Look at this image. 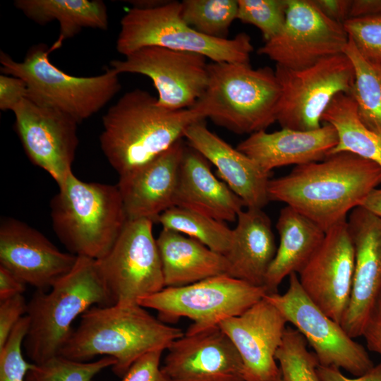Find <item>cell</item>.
Listing matches in <instances>:
<instances>
[{"mask_svg": "<svg viewBox=\"0 0 381 381\" xmlns=\"http://www.w3.org/2000/svg\"><path fill=\"white\" fill-rule=\"evenodd\" d=\"M337 143L336 129L329 123H322L319 128L311 131H260L250 134L236 148L270 174L273 169L279 167L321 161Z\"/></svg>", "mask_w": 381, "mask_h": 381, "instance_id": "cell-23", "label": "cell"}, {"mask_svg": "<svg viewBox=\"0 0 381 381\" xmlns=\"http://www.w3.org/2000/svg\"><path fill=\"white\" fill-rule=\"evenodd\" d=\"M280 94L275 72L270 67L212 62L205 91L193 107L217 125L250 135L277 121Z\"/></svg>", "mask_w": 381, "mask_h": 381, "instance_id": "cell-6", "label": "cell"}, {"mask_svg": "<svg viewBox=\"0 0 381 381\" xmlns=\"http://www.w3.org/2000/svg\"><path fill=\"white\" fill-rule=\"evenodd\" d=\"M27 315L13 329L4 347L0 349V381H25L33 363L23 358L22 346L29 328Z\"/></svg>", "mask_w": 381, "mask_h": 381, "instance_id": "cell-36", "label": "cell"}, {"mask_svg": "<svg viewBox=\"0 0 381 381\" xmlns=\"http://www.w3.org/2000/svg\"><path fill=\"white\" fill-rule=\"evenodd\" d=\"M343 53L354 68V83L349 95L356 104L358 116L368 128L381 135V74L349 37Z\"/></svg>", "mask_w": 381, "mask_h": 381, "instance_id": "cell-30", "label": "cell"}, {"mask_svg": "<svg viewBox=\"0 0 381 381\" xmlns=\"http://www.w3.org/2000/svg\"><path fill=\"white\" fill-rule=\"evenodd\" d=\"M277 248L271 221L262 209L241 210L224 255L227 274L253 286H264Z\"/></svg>", "mask_w": 381, "mask_h": 381, "instance_id": "cell-25", "label": "cell"}, {"mask_svg": "<svg viewBox=\"0 0 381 381\" xmlns=\"http://www.w3.org/2000/svg\"><path fill=\"white\" fill-rule=\"evenodd\" d=\"M265 298L303 335L313 349L320 365L343 368L356 377L374 366L363 346L307 296L297 274L289 275V288L284 294H267Z\"/></svg>", "mask_w": 381, "mask_h": 381, "instance_id": "cell-12", "label": "cell"}, {"mask_svg": "<svg viewBox=\"0 0 381 381\" xmlns=\"http://www.w3.org/2000/svg\"><path fill=\"white\" fill-rule=\"evenodd\" d=\"M317 373L320 381H381V363L374 365L370 370L355 378L346 377L337 367L322 366L320 364L317 368Z\"/></svg>", "mask_w": 381, "mask_h": 381, "instance_id": "cell-42", "label": "cell"}, {"mask_svg": "<svg viewBox=\"0 0 381 381\" xmlns=\"http://www.w3.org/2000/svg\"><path fill=\"white\" fill-rule=\"evenodd\" d=\"M380 184V166L349 152H339L270 179L268 198L286 204L326 231L346 220L347 214Z\"/></svg>", "mask_w": 381, "mask_h": 381, "instance_id": "cell-1", "label": "cell"}, {"mask_svg": "<svg viewBox=\"0 0 381 381\" xmlns=\"http://www.w3.org/2000/svg\"><path fill=\"white\" fill-rule=\"evenodd\" d=\"M115 363L111 356L95 361H77L58 355L43 363H33L25 381H92L100 371Z\"/></svg>", "mask_w": 381, "mask_h": 381, "instance_id": "cell-34", "label": "cell"}, {"mask_svg": "<svg viewBox=\"0 0 381 381\" xmlns=\"http://www.w3.org/2000/svg\"><path fill=\"white\" fill-rule=\"evenodd\" d=\"M381 15V0H352L350 18Z\"/></svg>", "mask_w": 381, "mask_h": 381, "instance_id": "cell-45", "label": "cell"}, {"mask_svg": "<svg viewBox=\"0 0 381 381\" xmlns=\"http://www.w3.org/2000/svg\"><path fill=\"white\" fill-rule=\"evenodd\" d=\"M322 123L331 124L338 135V143L329 155L349 152L381 168V135L362 122L349 95L339 93L334 97L322 115Z\"/></svg>", "mask_w": 381, "mask_h": 381, "instance_id": "cell-29", "label": "cell"}, {"mask_svg": "<svg viewBox=\"0 0 381 381\" xmlns=\"http://www.w3.org/2000/svg\"><path fill=\"white\" fill-rule=\"evenodd\" d=\"M204 121L189 126L183 138L192 149L217 167L225 183L241 199L246 208L262 209L270 201V174L210 131Z\"/></svg>", "mask_w": 381, "mask_h": 381, "instance_id": "cell-22", "label": "cell"}, {"mask_svg": "<svg viewBox=\"0 0 381 381\" xmlns=\"http://www.w3.org/2000/svg\"><path fill=\"white\" fill-rule=\"evenodd\" d=\"M353 272L354 249L345 220L325 231L321 245L298 277L310 300L341 324L351 296Z\"/></svg>", "mask_w": 381, "mask_h": 381, "instance_id": "cell-16", "label": "cell"}, {"mask_svg": "<svg viewBox=\"0 0 381 381\" xmlns=\"http://www.w3.org/2000/svg\"><path fill=\"white\" fill-rule=\"evenodd\" d=\"M162 352L155 350L140 356L131 365L121 381H168L160 366Z\"/></svg>", "mask_w": 381, "mask_h": 381, "instance_id": "cell-38", "label": "cell"}, {"mask_svg": "<svg viewBox=\"0 0 381 381\" xmlns=\"http://www.w3.org/2000/svg\"><path fill=\"white\" fill-rule=\"evenodd\" d=\"M77 256L59 250L25 223L4 218L0 225V265L25 284L47 291L73 267Z\"/></svg>", "mask_w": 381, "mask_h": 381, "instance_id": "cell-20", "label": "cell"}, {"mask_svg": "<svg viewBox=\"0 0 381 381\" xmlns=\"http://www.w3.org/2000/svg\"><path fill=\"white\" fill-rule=\"evenodd\" d=\"M185 150L181 139L150 162L119 176L117 186L128 220L147 219L155 222L173 206Z\"/></svg>", "mask_w": 381, "mask_h": 381, "instance_id": "cell-21", "label": "cell"}, {"mask_svg": "<svg viewBox=\"0 0 381 381\" xmlns=\"http://www.w3.org/2000/svg\"><path fill=\"white\" fill-rule=\"evenodd\" d=\"M51 201L55 234L71 253L99 260L128 221L117 185L85 182L71 173Z\"/></svg>", "mask_w": 381, "mask_h": 381, "instance_id": "cell-5", "label": "cell"}, {"mask_svg": "<svg viewBox=\"0 0 381 381\" xmlns=\"http://www.w3.org/2000/svg\"><path fill=\"white\" fill-rule=\"evenodd\" d=\"M25 284L11 271L0 265V301L23 294Z\"/></svg>", "mask_w": 381, "mask_h": 381, "instance_id": "cell-44", "label": "cell"}, {"mask_svg": "<svg viewBox=\"0 0 381 381\" xmlns=\"http://www.w3.org/2000/svg\"><path fill=\"white\" fill-rule=\"evenodd\" d=\"M307 344L296 329L286 327L275 355L284 381H320L317 373L318 360L308 351Z\"/></svg>", "mask_w": 381, "mask_h": 381, "instance_id": "cell-33", "label": "cell"}, {"mask_svg": "<svg viewBox=\"0 0 381 381\" xmlns=\"http://www.w3.org/2000/svg\"><path fill=\"white\" fill-rule=\"evenodd\" d=\"M113 304L96 260L77 256L70 272L48 292L37 290L28 303L30 324L23 344L26 355L36 364L59 355L78 315L94 305Z\"/></svg>", "mask_w": 381, "mask_h": 381, "instance_id": "cell-4", "label": "cell"}, {"mask_svg": "<svg viewBox=\"0 0 381 381\" xmlns=\"http://www.w3.org/2000/svg\"><path fill=\"white\" fill-rule=\"evenodd\" d=\"M279 243L265 279L268 294L277 293L283 279L299 274L317 251L325 231L313 221L286 205L276 224Z\"/></svg>", "mask_w": 381, "mask_h": 381, "instance_id": "cell-27", "label": "cell"}, {"mask_svg": "<svg viewBox=\"0 0 381 381\" xmlns=\"http://www.w3.org/2000/svg\"><path fill=\"white\" fill-rule=\"evenodd\" d=\"M195 107L171 110L141 89L124 93L102 116L101 149L119 176L150 162L182 139L191 124L205 120Z\"/></svg>", "mask_w": 381, "mask_h": 381, "instance_id": "cell-2", "label": "cell"}, {"mask_svg": "<svg viewBox=\"0 0 381 381\" xmlns=\"http://www.w3.org/2000/svg\"><path fill=\"white\" fill-rule=\"evenodd\" d=\"M153 223L128 220L108 253L96 260L114 304H138L141 298L165 287Z\"/></svg>", "mask_w": 381, "mask_h": 381, "instance_id": "cell-11", "label": "cell"}, {"mask_svg": "<svg viewBox=\"0 0 381 381\" xmlns=\"http://www.w3.org/2000/svg\"><path fill=\"white\" fill-rule=\"evenodd\" d=\"M184 334L150 315L139 304L93 306L80 315V322L59 355L77 361H90L98 355L116 360L114 373L123 377L143 355L168 349Z\"/></svg>", "mask_w": 381, "mask_h": 381, "instance_id": "cell-3", "label": "cell"}, {"mask_svg": "<svg viewBox=\"0 0 381 381\" xmlns=\"http://www.w3.org/2000/svg\"><path fill=\"white\" fill-rule=\"evenodd\" d=\"M12 111L15 129L28 158L60 186L73 173L78 123L61 111L37 105L28 98Z\"/></svg>", "mask_w": 381, "mask_h": 381, "instance_id": "cell-15", "label": "cell"}, {"mask_svg": "<svg viewBox=\"0 0 381 381\" xmlns=\"http://www.w3.org/2000/svg\"><path fill=\"white\" fill-rule=\"evenodd\" d=\"M202 54L150 46L123 59H114L109 68L119 75L137 73L151 79L158 105L171 110L193 107L208 83V64Z\"/></svg>", "mask_w": 381, "mask_h": 381, "instance_id": "cell-14", "label": "cell"}, {"mask_svg": "<svg viewBox=\"0 0 381 381\" xmlns=\"http://www.w3.org/2000/svg\"><path fill=\"white\" fill-rule=\"evenodd\" d=\"M13 4L35 23H59V35L50 47L52 52L83 28L107 30L109 25L107 8L101 0H16Z\"/></svg>", "mask_w": 381, "mask_h": 381, "instance_id": "cell-28", "label": "cell"}, {"mask_svg": "<svg viewBox=\"0 0 381 381\" xmlns=\"http://www.w3.org/2000/svg\"><path fill=\"white\" fill-rule=\"evenodd\" d=\"M360 207L381 218V188L373 190L365 198Z\"/></svg>", "mask_w": 381, "mask_h": 381, "instance_id": "cell-46", "label": "cell"}, {"mask_svg": "<svg viewBox=\"0 0 381 381\" xmlns=\"http://www.w3.org/2000/svg\"><path fill=\"white\" fill-rule=\"evenodd\" d=\"M156 222L162 229L187 235L219 253L225 255L229 248L232 229L223 222L195 212L172 206Z\"/></svg>", "mask_w": 381, "mask_h": 381, "instance_id": "cell-31", "label": "cell"}, {"mask_svg": "<svg viewBox=\"0 0 381 381\" xmlns=\"http://www.w3.org/2000/svg\"><path fill=\"white\" fill-rule=\"evenodd\" d=\"M317 8L328 18L342 23L350 18L352 0H313Z\"/></svg>", "mask_w": 381, "mask_h": 381, "instance_id": "cell-43", "label": "cell"}, {"mask_svg": "<svg viewBox=\"0 0 381 381\" xmlns=\"http://www.w3.org/2000/svg\"><path fill=\"white\" fill-rule=\"evenodd\" d=\"M167 350L161 369L168 381H245L241 358L219 326L184 332Z\"/></svg>", "mask_w": 381, "mask_h": 381, "instance_id": "cell-19", "label": "cell"}, {"mask_svg": "<svg viewBox=\"0 0 381 381\" xmlns=\"http://www.w3.org/2000/svg\"><path fill=\"white\" fill-rule=\"evenodd\" d=\"M287 322L265 296L241 314L219 322L241 358L245 381H270L282 375L275 355Z\"/></svg>", "mask_w": 381, "mask_h": 381, "instance_id": "cell-18", "label": "cell"}, {"mask_svg": "<svg viewBox=\"0 0 381 381\" xmlns=\"http://www.w3.org/2000/svg\"><path fill=\"white\" fill-rule=\"evenodd\" d=\"M173 206L220 222H234L245 207L241 199L212 174L208 161L186 148L179 170Z\"/></svg>", "mask_w": 381, "mask_h": 381, "instance_id": "cell-24", "label": "cell"}, {"mask_svg": "<svg viewBox=\"0 0 381 381\" xmlns=\"http://www.w3.org/2000/svg\"><path fill=\"white\" fill-rule=\"evenodd\" d=\"M274 72L281 90L277 122L282 128L299 131L319 128L334 97L349 95L355 78L352 62L344 53L302 69L276 65Z\"/></svg>", "mask_w": 381, "mask_h": 381, "instance_id": "cell-10", "label": "cell"}, {"mask_svg": "<svg viewBox=\"0 0 381 381\" xmlns=\"http://www.w3.org/2000/svg\"><path fill=\"white\" fill-rule=\"evenodd\" d=\"M181 2L163 1L152 7H133L122 17L116 49L124 56L145 47L202 54L212 62L249 63L253 50L248 35L231 39L199 33L181 16Z\"/></svg>", "mask_w": 381, "mask_h": 381, "instance_id": "cell-8", "label": "cell"}, {"mask_svg": "<svg viewBox=\"0 0 381 381\" xmlns=\"http://www.w3.org/2000/svg\"><path fill=\"white\" fill-rule=\"evenodd\" d=\"M46 44L32 47L21 61L1 51L3 74L23 79L27 98L37 105L61 111L78 123L99 111L121 90L119 74L110 68L88 77L69 75L49 59Z\"/></svg>", "mask_w": 381, "mask_h": 381, "instance_id": "cell-7", "label": "cell"}, {"mask_svg": "<svg viewBox=\"0 0 381 381\" xmlns=\"http://www.w3.org/2000/svg\"><path fill=\"white\" fill-rule=\"evenodd\" d=\"M270 381H284V380H283V378L282 377V375H281L280 377H277V378H276L274 380H270Z\"/></svg>", "mask_w": 381, "mask_h": 381, "instance_id": "cell-47", "label": "cell"}, {"mask_svg": "<svg viewBox=\"0 0 381 381\" xmlns=\"http://www.w3.org/2000/svg\"><path fill=\"white\" fill-rule=\"evenodd\" d=\"M237 19L258 28L267 42L282 30L287 0H237Z\"/></svg>", "mask_w": 381, "mask_h": 381, "instance_id": "cell-35", "label": "cell"}, {"mask_svg": "<svg viewBox=\"0 0 381 381\" xmlns=\"http://www.w3.org/2000/svg\"><path fill=\"white\" fill-rule=\"evenodd\" d=\"M376 66L377 67V68H378V70H379V71H380V73L381 74V63L380 64H378V65H376Z\"/></svg>", "mask_w": 381, "mask_h": 381, "instance_id": "cell-48", "label": "cell"}, {"mask_svg": "<svg viewBox=\"0 0 381 381\" xmlns=\"http://www.w3.org/2000/svg\"><path fill=\"white\" fill-rule=\"evenodd\" d=\"M362 336L368 349L381 356V294L365 325Z\"/></svg>", "mask_w": 381, "mask_h": 381, "instance_id": "cell-41", "label": "cell"}, {"mask_svg": "<svg viewBox=\"0 0 381 381\" xmlns=\"http://www.w3.org/2000/svg\"><path fill=\"white\" fill-rule=\"evenodd\" d=\"M346 221L354 249V272L341 325L355 339L362 336L381 294V218L358 206L350 212Z\"/></svg>", "mask_w": 381, "mask_h": 381, "instance_id": "cell-17", "label": "cell"}, {"mask_svg": "<svg viewBox=\"0 0 381 381\" xmlns=\"http://www.w3.org/2000/svg\"><path fill=\"white\" fill-rule=\"evenodd\" d=\"M349 37L367 60L381 63V15L350 18L343 23Z\"/></svg>", "mask_w": 381, "mask_h": 381, "instance_id": "cell-37", "label": "cell"}, {"mask_svg": "<svg viewBox=\"0 0 381 381\" xmlns=\"http://www.w3.org/2000/svg\"><path fill=\"white\" fill-rule=\"evenodd\" d=\"M267 294L264 286L221 274L186 286L164 287L141 298L138 304L157 310L158 319L164 323L190 319L193 323L186 333L193 334L241 314Z\"/></svg>", "mask_w": 381, "mask_h": 381, "instance_id": "cell-9", "label": "cell"}, {"mask_svg": "<svg viewBox=\"0 0 381 381\" xmlns=\"http://www.w3.org/2000/svg\"><path fill=\"white\" fill-rule=\"evenodd\" d=\"M348 41L343 24L326 17L313 0H287L282 30L257 52L276 65L302 69L342 54Z\"/></svg>", "mask_w": 381, "mask_h": 381, "instance_id": "cell-13", "label": "cell"}, {"mask_svg": "<svg viewBox=\"0 0 381 381\" xmlns=\"http://www.w3.org/2000/svg\"><path fill=\"white\" fill-rule=\"evenodd\" d=\"M181 6L185 23L211 37L227 38L231 23L237 19L236 0H183Z\"/></svg>", "mask_w": 381, "mask_h": 381, "instance_id": "cell-32", "label": "cell"}, {"mask_svg": "<svg viewBox=\"0 0 381 381\" xmlns=\"http://www.w3.org/2000/svg\"><path fill=\"white\" fill-rule=\"evenodd\" d=\"M156 241L165 287L186 286L227 274L225 255L194 238L162 229Z\"/></svg>", "mask_w": 381, "mask_h": 381, "instance_id": "cell-26", "label": "cell"}, {"mask_svg": "<svg viewBox=\"0 0 381 381\" xmlns=\"http://www.w3.org/2000/svg\"><path fill=\"white\" fill-rule=\"evenodd\" d=\"M28 97L25 82L18 77L1 74L0 75V109H13Z\"/></svg>", "mask_w": 381, "mask_h": 381, "instance_id": "cell-40", "label": "cell"}, {"mask_svg": "<svg viewBox=\"0 0 381 381\" xmlns=\"http://www.w3.org/2000/svg\"><path fill=\"white\" fill-rule=\"evenodd\" d=\"M27 310L28 303L23 294L0 301V349Z\"/></svg>", "mask_w": 381, "mask_h": 381, "instance_id": "cell-39", "label": "cell"}]
</instances>
